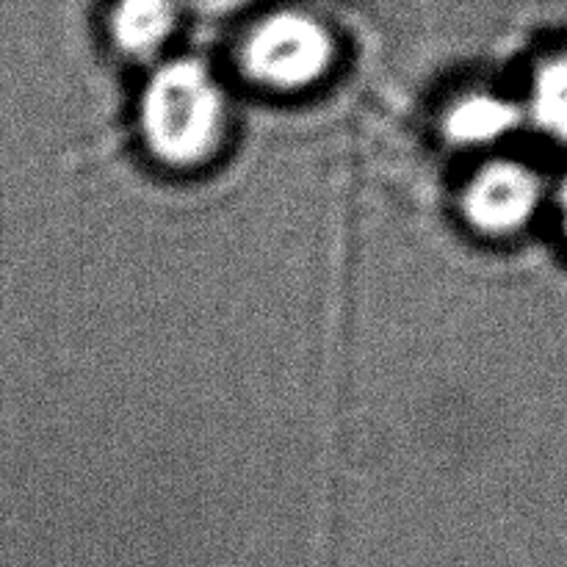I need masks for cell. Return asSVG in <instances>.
I'll return each mask as SVG.
<instances>
[{
	"label": "cell",
	"instance_id": "277c9868",
	"mask_svg": "<svg viewBox=\"0 0 567 567\" xmlns=\"http://www.w3.org/2000/svg\"><path fill=\"white\" fill-rule=\"evenodd\" d=\"M520 114L513 103L496 94H468L449 109L443 133L454 144H491L518 125Z\"/></svg>",
	"mask_w": 567,
	"mask_h": 567
},
{
	"label": "cell",
	"instance_id": "6da1fadb",
	"mask_svg": "<svg viewBox=\"0 0 567 567\" xmlns=\"http://www.w3.org/2000/svg\"><path fill=\"white\" fill-rule=\"evenodd\" d=\"M225 94L203 64L169 61L150 78L142 127L158 161L169 166L203 164L225 138Z\"/></svg>",
	"mask_w": 567,
	"mask_h": 567
},
{
	"label": "cell",
	"instance_id": "7a4b0ae2",
	"mask_svg": "<svg viewBox=\"0 0 567 567\" xmlns=\"http://www.w3.org/2000/svg\"><path fill=\"white\" fill-rule=\"evenodd\" d=\"M336 44L327 28L297 11L271 14L247 37L241 50L244 70L277 92H299L327 75Z\"/></svg>",
	"mask_w": 567,
	"mask_h": 567
},
{
	"label": "cell",
	"instance_id": "5b68a950",
	"mask_svg": "<svg viewBox=\"0 0 567 567\" xmlns=\"http://www.w3.org/2000/svg\"><path fill=\"white\" fill-rule=\"evenodd\" d=\"M175 31L172 0H116L111 11L114 42L131 55H147L158 50Z\"/></svg>",
	"mask_w": 567,
	"mask_h": 567
},
{
	"label": "cell",
	"instance_id": "3957f363",
	"mask_svg": "<svg viewBox=\"0 0 567 567\" xmlns=\"http://www.w3.org/2000/svg\"><path fill=\"white\" fill-rule=\"evenodd\" d=\"M540 205V181L515 161L487 164L471 177L463 192V214L485 236H509L535 216Z\"/></svg>",
	"mask_w": 567,
	"mask_h": 567
},
{
	"label": "cell",
	"instance_id": "52a82bcc",
	"mask_svg": "<svg viewBox=\"0 0 567 567\" xmlns=\"http://www.w3.org/2000/svg\"><path fill=\"white\" fill-rule=\"evenodd\" d=\"M559 216H563V227L567 236V177L563 181V192H559Z\"/></svg>",
	"mask_w": 567,
	"mask_h": 567
},
{
	"label": "cell",
	"instance_id": "8992f818",
	"mask_svg": "<svg viewBox=\"0 0 567 567\" xmlns=\"http://www.w3.org/2000/svg\"><path fill=\"white\" fill-rule=\"evenodd\" d=\"M529 114L543 133L567 142V53L551 55L537 66Z\"/></svg>",
	"mask_w": 567,
	"mask_h": 567
}]
</instances>
